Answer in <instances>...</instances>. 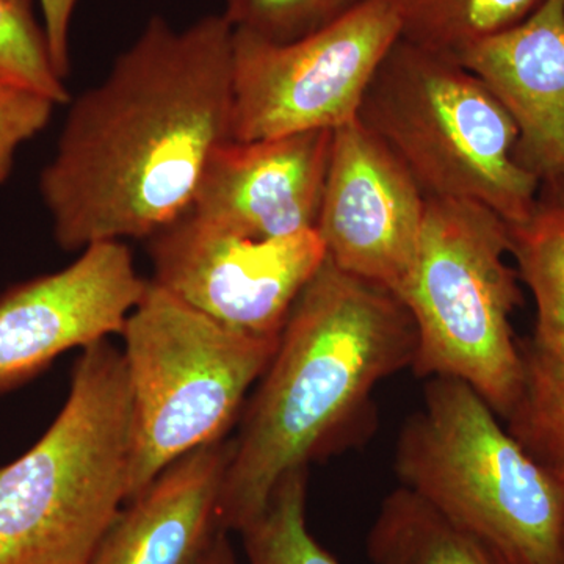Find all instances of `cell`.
Wrapping results in <instances>:
<instances>
[{"mask_svg": "<svg viewBox=\"0 0 564 564\" xmlns=\"http://www.w3.org/2000/svg\"><path fill=\"white\" fill-rule=\"evenodd\" d=\"M400 486L524 564H563L564 486L456 378L426 381L395 448Z\"/></svg>", "mask_w": 564, "mask_h": 564, "instance_id": "cell-4", "label": "cell"}, {"mask_svg": "<svg viewBox=\"0 0 564 564\" xmlns=\"http://www.w3.org/2000/svg\"><path fill=\"white\" fill-rule=\"evenodd\" d=\"M307 469L281 478L262 513L240 536L247 564H340L307 529Z\"/></svg>", "mask_w": 564, "mask_h": 564, "instance_id": "cell-18", "label": "cell"}, {"mask_svg": "<svg viewBox=\"0 0 564 564\" xmlns=\"http://www.w3.org/2000/svg\"><path fill=\"white\" fill-rule=\"evenodd\" d=\"M366 552L370 564H524L444 518L403 486L381 502Z\"/></svg>", "mask_w": 564, "mask_h": 564, "instance_id": "cell-16", "label": "cell"}, {"mask_svg": "<svg viewBox=\"0 0 564 564\" xmlns=\"http://www.w3.org/2000/svg\"><path fill=\"white\" fill-rule=\"evenodd\" d=\"M425 209L413 176L358 118L333 131L317 232L334 267L397 293Z\"/></svg>", "mask_w": 564, "mask_h": 564, "instance_id": "cell-10", "label": "cell"}, {"mask_svg": "<svg viewBox=\"0 0 564 564\" xmlns=\"http://www.w3.org/2000/svg\"><path fill=\"white\" fill-rule=\"evenodd\" d=\"M415 347L413 318L395 293L326 259L293 304L232 441L223 532H242L281 478L337 447L364 421L377 386L411 369Z\"/></svg>", "mask_w": 564, "mask_h": 564, "instance_id": "cell-2", "label": "cell"}, {"mask_svg": "<svg viewBox=\"0 0 564 564\" xmlns=\"http://www.w3.org/2000/svg\"><path fill=\"white\" fill-rule=\"evenodd\" d=\"M234 29L151 18L106 79L70 106L40 177L65 251L148 240L187 214L210 159L232 140Z\"/></svg>", "mask_w": 564, "mask_h": 564, "instance_id": "cell-1", "label": "cell"}, {"mask_svg": "<svg viewBox=\"0 0 564 564\" xmlns=\"http://www.w3.org/2000/svg\"><path fill=\"white\" fill-rule=\"evenodd\" d=\"M0 74L52 102L69 101V93L52 63L46 32L33 13V0H0Z\"/></svg>", "mask_w": 564, "mask_h": 564, "instance_id": "cell-20", "label": "cell"}, {"mask_svg": "<svg viewBox=\"0 0 564 564\" xmlns=\"http://www.w3.org/2000/svg\"><path fill=\"white\" fill-rule=\"evenodd\" d=\"M77 2L79 0H40L52 63L62 79L69 73V29Z\"/></svg>", "mask_w": 564, "mask_h": 564, "instance_id": "cell-22", "label": "cell"}, {"mask_svg": "<svg viewBox=\"0 0 564 564\" xmlns=\"http://www.w3.org/2000/svg\"><path fill=\"white\" fill-rule=\"evenodd\" d=\"M133 433L122 351L107 339L84 348L57 419L0 467V564H91L129 502Z\"/></svg>", "mask_w": 564, "mask_h": 564, "instance_id": "cell-3", "label": "cell"}, {"mask_svg": "<svg viewBox=\"0 0 564 564\" xmlns=\"http://www.w3.org/2000/svg\"><path fill=\"white\" fill-rule=\"evenodd\" d=\"M502 104L518 128L516 161L564 196V0L456 58Z\"/></svg>", "mask_w": 564, "mask_h": 564, "instance_id": "cell-14", "label": "cell"}, {"mask_svg": "<svg viewBox=\"0 0 564 564\" xmlns=\"http://www.w3.org/2000/svg\"><path fill=\"white\" fill-rule=\"evenodd\" d=\"M232 441L166 467L122 508L91 564H203L223 532L218 507Z\"/></svg>", "mask_w": 564, "mask_h": 564, "instance_id": "cell-15", "label": "cell"}, {"mask_svg": "<svg viewBox=\"0 0 564 564\" xmlns=\"http://www.w3.org/2000/svg\"><path fill=\"white\" fill-rule=\"evenodd\" d=\"M333 131L221 144L192 212L252 237L317 229Z\"/></svg>", "mask_w": 564, "mask_h": 564, "instance_id": "cell-13", "label": "cell"}, {"mask_svg": "<svg viewBox=\"0 0 564 564\" xmlns=\"http://www.w3.org/2000/svg\"><path fill=\"white\" fill-rule=\"evenodd\" d=\"M148 281L124 243L90 245L61 272L0 295V395L28 383L63 352L121 334Z\"/></svg>", "mask_w": 564, "mask_h": 564, "instance_id": "cell-11", "label": "cell"}, {"mask_svg": "<svg viewBox=\"0 0 564 564\" xmlns=\"http://www.w3.org/2000/svg\"><path fill=\"white\" fill-rule=\"evenodd\" d=\"M511 258L532 295V333L518 340L521 386L505 426L564 486V196L510 226Z\"/></svg>", "mask_w": 564, "mask_h": 564, "instance_id": "cell-12", "label": "cell"}, {"mask_svg": "<svg viewBox=\"0 0 564 564\" xmlns=\"http://www.w3.org/2000/svg\"><path fill=\"white\" fill-rule=\"evenodd\" d=\"M121 336L135 414L131 502L182 456L225 440L280 337L226 328L152 281Z\"/></svg>", "mask_w": 564, "mask_h": 564, "instance_id": "cell-7", "label": "cell"}, {"mask_svg": "<svg viewBox=\"0 0 564 564\" xmlns=\"http://www.w3.org/2000/svg\"><path fill=\"white\" fill-rule=\"evenodd\" d=\"M400 39L458 58L486 39L527 20L543 0H392Z\"/></svg>", "mask_w": 564, "mask_h": 564, "instance_id": "cell-17", "label": "cell"}, {"mask_svg": "<svg viewBox=\"0 0 564 564\" xmlns=\"http://www.w3.org/2000/svg\"><path fill=\"white\" fill-rule=\"evenodd\" d=\"M55 106L41 93L0 74V185L13 172L18 148L50 124Z\"/></svg>", "mask_w": 564, "mask_h": 564, "instance_id": "cell-21", "label": "cell"}, {"mask_svg": "<svg viewBox=\"0 0 564 564\" xmlns=\"http://www.w3.org/2000/svg\"><path fill=\"white\" fill-rule=\"evenodd\" d=\"M152 282L226 328L280 337L326 261L317 229L252 237L188 210L148 239Z\"/></svg>", "mask_w": 564, "mask_h": 564, "instance_id": "cell-9", "label": "cell"}, {"mask_svg": "<svg viewBox=\"0 0 564 564\" xmlns=\"http://www.w3.org/2000/svg\"><path fill=\"white\" fill-rule=\"evenodd\" d=\"M358 120L426 199L478 203L510 226L536 210L541 184L516 161L514 121L456 58L400 39L375 73Z\"/></svg>", "mask_w": 564, "mask_h": 564, "instance_id": "cell-5", "label": "cell"}, {"mask_svg": "<svg viewBox=\"0 0 564 564\" xmlns=\"http://www.w3.org/2000/svg\"><path fill=\"white\" fill-rule=\"evenodd\" d=\"M364 0H223V18L234 32L272 44H289L314 35Z\"/></svg>", "mask_w": 564, "mask_h": 564, "instance_id": "cell-19", "label": "cell"}, {"mask_svg": "<svg viewBox=\"0 0 564 564\" xmlns=\"http://www.w3.org/2000/svg\"><path fill=\"white\" fill-rule=\"evenodd\" d=\"M203 564H240L236 554H234L231 543H229L228 533L221 532L218 534Z\"/></svg>", "mask_w": 564, "mask_h": 564, "instance_id": "cell-23", "label": "cell"}, {"mask_svg": "<svg viewBox=\"0 0 564 564\" xmlns=\"http://www.w3.org/2000/svg\"><path fill=\"white\" fill-rule=\"evenodd\" d=\"M392 0H364L323 31L289 44L234 32L232 140L336 131L400 40Z\"/></svg>", "mask_w": 564, "mask_h": 564, "instance_id": "cell-8", "label": "cell"}, {"mask_svg": "<svg viewBox=\"0 0 564 564\" xmlns=\"http://www.w3.org/2000/svg\"><path fill=\"white\" fill-rule=\"evenodd\" d=\"M502 217L464 199H426L410 272L395 295L414 322L419 378L462 380L505 419L521 386L511 315L522 303Z\"/></svg>", "mask_w": 564, "mask_h": 564, "instance_id": "cell-6", "label": "cell"}, {"mask_svg": "<svg viewBox=\"0 0 564 564\" xmlns=\"http://www.w3.org/2000/svg\"><path fill=\"white\" fill-rule=\"evenodd\" d=\"M563 564H564V543H563Z\"/></svg>", "mask_w": 564, "mask_h": 564, "instance_id": "cell-24", "label": "cell"}]
</instances>
